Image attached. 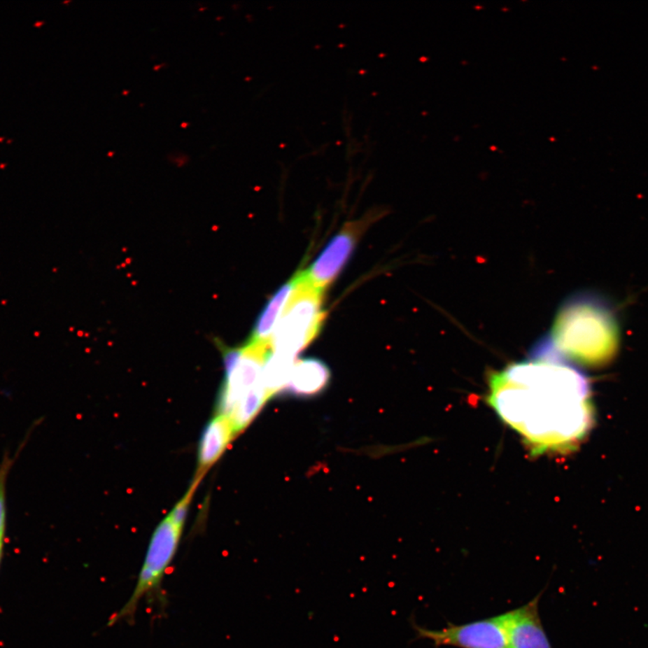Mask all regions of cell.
Instances as JSON below:
<instances>
[{"instance_id":"cell-1","label":"cell","mask_w":648,"mask_h":648,"mask_svg":"<svg viewBox=\"0 0 648 648\" xmlns=\"http://www.w3.org/2000/svg\"><path fill=\"white\" fill-rule=\"evenodd\" d=\"M582 371L535 345L530 357L490 375L487 402L534 455L571 451L593 420Z\"/></svg>"},{"instance_id":"cell-2","label":"cell","mask_w":648,"mask_h":648,"mask_svg":"<svg viewBox=\"0 0 648 648\" xmlns=\"http://www.w3.org/2000/svg\"><path fill=\"white\" fill-rule=\"evenodd\" d=\"M537 344L568 362L600 366L612 360L618 348V324L600 298L572 295L556 313L549 334Z\"/></svg>"},{"instance_id":"cell-3","label":"cell","mask_w":648,"mask_h":648,"mask_svg":"<svg viewBox=\"0 0 648 648\" xmlns=\"http://www.w3.org/2000/svg\"><path fill=\"white\" fill-rule=\"evenodd\" d=\"M184 527L169 515L160 522L150 537L133 593L110 619V626L119 621H134L141 600L149 604L165 602L163 581L178 552Z\"/></svg>"},{"instance_id":"cell-4","label":"cell","mask_w":648,"mask_h":648,"mask_svg":"<svg viewBox=\"0 0 648 648\" xmlns=\"http://www.w3.org/2000/svg\"><path fill=\"white\" fill-rule=\"evenodd\" d=\"M323 292L303 272L295 276L294 288L270 339L273 353L295 358L316 339L324 321Z\"/></svg>"},{"instance_id":"cell-5","label":"cell","mask_w":648,"mask_h":648,"mask_svg":"<svg viewBox=\"0 0 648 648\" xmlns=\"http://www.w3.org/2000/svg\"><path fill=\"white\" fill-rule=\"evenodd\" d=\"M269 348V344L250 341L244 347L223 351L225 381L217 414L231 416L236 404L247 393L263 385L264 363Z\"/></svg>"},{"instance_id":"cell-6","label":"cell","mask_w":648,"mask_h":648,"mask_svg":"<svg viewBox=\"0 0 648 648\" xmlns=\"http://www.w3.org/2000/svg\"><path fill=\"white\" fill-rule=\"evenodd\" d=\"M417 640L432 642L434 647L457 648H509L502 614L432 631L413 624Z\"/></svg>"},{"instance_id":"cell-7","label":"cell","mask_w":648,"mask_h":648,"mask_svg":"<svg viewBox=\"0 0 648 648\" xmlns=\"http://www.w3.org/2000/svg\"><path fill=\"white\" fill-rule=\"evenodd\" d=\"M375 220L376 216H371L347 223L330 241L309 269L303 272L308 281L323 291L334 281L350 260L361 236Z\"/></svg>"},{"instance_id":"cell-8","label":"cell","mask_w":648,"mask_h":648,"mask_svg":"<svg viewBox=\"0 0 648 648\" xmlns=\"http://www.w3.org/2000/svg\"><path fill=\"white\" fill-rule=\"evenodd\" d=\"M542 593L520 608L502 613L509 648H553L540 616Z\"/></svg>"},{"instance_id":"cell-9","label":"cell","mask_w":648,"mask_h":648,"mask_svg":"<svg viewBox=\"0 0 648 648\" xmlns=\"http://www.w3.org/2000/svg\"><path fill=\"white\" fill-rule=\"evenodd\" d=\"M237 435L231 418L217 414L206 424L201 435L197 451V470L195 479L202 481L207 472L222 458Z\"/></svg>"},{"instance_id":"cell-10","label":"cell","mask_w":648,"mask_h":648,"mask_svg":"<svg viewBox=\"0 0 648 648\" xmlns=\"http://www.w3.org/2000/svg\"><path fill=\"white\" fill-rule=\"evenodd\" d=\"M331 379V371L325 363L316 358H307L295 362L288 388L297 396H313L326 388Z\"/></svg>"},{"instance_id":"cell-11","label":"cell","mask_w":648,"mask_h":648,"mask_svg":"<svg viewBox=\"0 0 648 648\" xmlns=\"http://www.w3.org/2000/svg\"><path fill=\"white\" fill-rule=\"evenodd\" d=\"M294 286L295 278L282 286L270 299L266 307L264 308L262 313L260 314L256 324H255L253 336H251L250 341L270 345V339H272L274 329H275L276 324L278 323L280 316H281L286 302L290 297Z\"/></svg>"},{"instance_id":"cell-12","label":"cell","mask_w":648,"mask_h":648,"mask_svg":"<svg viewBox=\"0 0 648 648\" xmlns=\"http://www.w3.org/2000/svg\"><path fill=\"white\" fill-rule=\"evenodd\" d=\"M295 361L294 358L269 353L264 363L262 381L269 397L288 388Z\"/></svg>"},{"instance_id":"cell-13","label":"cell","mask_w":648,"mask_h":648,"mask_svg":"<svg viewBox=\"0 0 648 648\" xmlns=\"http://www.w3.org/2000/svg\"><path fill=\"white\" fill-rule=\"evenodd\" d=\"M269 399L264 386L261 385L247 393L238 402L230 416L234 424L237 434L250 425L251 421L260 413Z\"/></svg>"},{"instance_id":"cell-14","label":"cell","mask_w":648,"mask_h":648,"mask_svg":"<svg viewBox=\"0 0 648 648\" xmlns=\"http://www.w3.org/2000/svg\"><path fill=\"white\" fill-rule=\"evenodd\" d=\"M12 461L6 457L0 465V543H4L6 527H7V500H6V488H7V479L9 470L12 467Z\"/></svg>"},{"instance_id":"cell-15","label":"cell","mask_w":648,"mask_h":648,"mask_svg":"<svg viewBox=\"0 0 648 648\" xmlns=\"http://www.w3.org/2000/svg\"><path fill=\"white\" fill-rule=\"evenodd\" d=\"M3 545H4V543H0V565H1L3 558Z\"/></svg>"}]
</instances>
